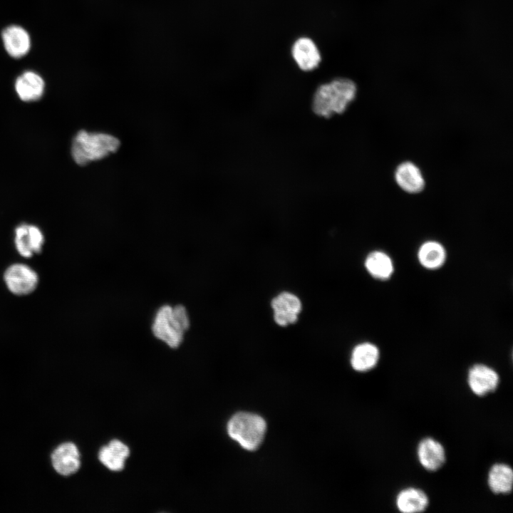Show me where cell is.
I'll use <instances>...</instances> for the list:
<instances>
[{
	"instance_id": "6da1fadb",
	"label": "cell",
	"mask_w": 513,
	"mask_h": 513,
	"mask_svg": "<svg viewBox=\"0 0 513 513\" xmlns=\"http://www.w3.org/2000/svg\"><path fill=\"white\" fill-rule=\"evenodd\" d=\"M356 86L347 78L335 79L320 86L313 100V110L316 114L328 118L342 113L353 100Z\"/></svg>"
},
{
	"instance_id": "7a4b0ae2",
	"label": "cell",
	"mask_w": 513,
	"mask_h": 513,
	"mask_svg": "<svg viewBox=\"0 0 513 513\" xmlns=\"http://www.w3.org/2000/svg\"><path fill=\"white\" fill-rule=\"evenodd\" d=\"M119 147L120 141L113 135L81 130L72 142L71 155L77 164L83 165L107 157Z\"/></svg>"
},
{
	"instance_id": "3957f363",
	"label": "cell",
	"mask_w": 513,
	"mask_h": 513,
	"mask_svg": "<svg viewBox=\"0 0 513 513\" xmlns=\"http://www.w3.org/2000/svg\"><path fill=\"white\" fill-rule=\"evenodd\" d=\"M189 325L188 315L184 306L166 305L157 311L152 324V332L170 347L177 348L181 343Z\"/></svg>"
},
{
	"instance_id": "277c9868",
	"label": "cell",
	"mask_w": 513,
	"mask_h": 513,
	"mask_svg": "<svg viewBox=\"0 0 513 513\" xmlns=\"http://www.w3.org/2000/svg\"><path fill=\"white\" fill-rule=\"evenodd\" d=\"M266 430L265 420L259 415L238 413L227 424L229 435L247 450H256L261 443Z\"/></svg>"
},
{
	"instance_id": "5b68a950",
	"label": "cell",
	"mask_w": 513,
	"mask_h": 513,
	"mask_svg": "<svg viewBox=\"0 0 513 513\" xmlns=\"http://www.w3.org/2000/svg\"><path fill=\"white\" fill-rule=\"evenodd\" d=\"M467 383L474 395L482 398L497 391L500 384V377L492 367L476 363L467 370Z\"/></svg>"
},
{
	"instance_id": "8992f818",
	"label": "cell",
	"mask_w": 513,
	"mask_h": 513,
	"mask_svg": "<svg viewBox=\"0 0 513 513\" xmlns=\"http://www.w3.org/2000/svg\"><path fill=\"white\" fill-rule=\"evenodd\" d=\"M417 459L421 467L430 472H435L447 462L446 450L443 445L432 437H423L416 447Z\"/></svg>"
},
{
	"instance_id": "52a82bcc",
	"label": "cell",
	"mask_w": 513,
	"mask_h": 513,
	"mask_svg": "<svg viewBox=\"0 0 513 513\" xmlns=\"http://www.w3.org/2000/svg\"><path fill=\"white\" fill-rule=\"evenodd\" d=\"M4 279L9 290L15 294H27L33 291L38 283L36 274L24 264H14L5 272Z\"/></svg>"
},
{
	"instance_id": "ba28073f",
	"label": "cell",
	"mask_w": 513,
	"mask_h": 513,
	"mask_svg": "<svg viewBox=\"0 0 513 513\" xmlns=\"http://www.w3.org/2000/svg\"><path fill=\"white\" fill-rule=\"evenodd\" d=\"M271 304L276 323L282 326L295 323L301 309L299 299L289 292L281 293L273 299Z\"/></svg>"
},
{
	"instance_id": "9c48e42d",
	"label": "cell",
	"mask_w": 513,
	"mask_h": 513,
	"mask_svg": "<svg viewBox=\"0 0 513 513\" xmlns=\"http://www.w3.org/2000/svg\"><path fill=\"white\" fill-rule=\"evenodd\" d=\"M395 505L402 513L423 512L429 507L430 498L423 489L416 487H407L396 494Z\"/></svg>"
},
{
	"instance_id": "30bf717a",
	"label": "cell",
	"mask_w": 513,
	"mask_h": 513,
	"mask_svg": "<svg viewBox=\"0 0 513 513\" xmlns=\"http://www.w3.org/2000/svg\"><path fill=\"white\" fill-rule=\"evenodd\" d=\"M489 489L495 495H508L513 489V470L504 462H496L489 469L487 477Z\"/></svg>"
},
{
	"instance_id": "8fae6325",
	"label": "cell",
	"mask_w": 513,
	"mask_h": 513,
	"mask_svg": "<svg viewBox=\"0 0 513 513\" xmlns=\"http://www.w3.org/2000/svg\"><path fill=\"white\" fill-rule=\"evenodd\" d=\"M52 463L59 474L65 476L76 472L81 466L80 453L71 442L61 445L52 454Z\"/></svg>"
},
{
	"instance_id": "7c38bea8",
	"label": "cell",
	"mask_w": 513,
	"mask_h": 513,
	"mask_svg": "<svg viewBox=\"0 0 513 513\" xmlns=\"http://www.w3.org/2000/svg\"><path fill=\"white\" fill-rule=\"evenodd\" d=\"M15 235L16 248L23 256L29 257L41 251L43 236L38 227L21 224L16 229Z\"/></svg>"
},
{
	"instance_id": "4fadbf2b",
	"label": "cell",
	"mask_w": 513,
	"mask_h": 513,
	"mask_svg": "<svg viewBox=\"0 0 513 513\" xmlns=\"http://www.w3.org/2000/svg\"><path fill=\"white\" fill-rule=\"evenodd\" d=\"M4 48L10 56L19 58L24 56L31 46L27 31L19 26H10L2 32Z\"/></svg>"
},
{
	"instance_id": "5bb4252c",
	"label": "cell",
	"mask_w": 513,
	"mask_h": 513,
	"mask_svg": "<svg viewBox=\"0 0 513 513\" xmlns=\"http://www.w3.org/2000/svg\"><path fill=\"white\" fill-rule=\"evenodd\" d=\"M395 179L398 186L409 193L420 192L425 186L421 171L410 162H405L398 166L395 172Z\"/></svg>"
},
{
	"instance_id": "9a60e30c",
	"label": "cell",
	"mask_w": 513,
	"mask_h": 513,
	"mask_svg": "<svg viewBox=\"0 0 513 513\" xmlns=\"http://www.w3.org/2000/svg\"><path fill=\"white\" fill-rule=\"evenodd\" d=\"M43 78L33 71H26L19 76L15 83L16 93L24 101L38 100L44 92Z\"/></svg>"
},
{
	"instance_id": "2e32d148",
	"label": "cell",
	"mask_w": 513,
	"mask_h": 513,
	"mask_svg": "<svg viewBox=\"0 0 513 513\" xmlns=\"http://www.w3.org/2000/svg\"><path fill=\"white\" fill-rule=\"evenodd\" d=\"M292 55L299 68L306 71L317 67L321 61L316 44L308 38H300L294 43Z\"/></svg>"
},
{
	"instance_id": "e0dca14e",
	"label": "cell",
	"mask_w": 513,
	"mask_h": 513,
	"mask_svg": "<svg viewBox=\"0 0 513 513\" xmlns=\"http://www.w3.org/2000/svg\"><path fill=\"white\" fill-rule=\"evenodd\" d=\"M129 455L130 450L125 443L118 440H113L100 449L98 458L109 470L120 471L124 468L125 460Z\"/></svg>"
},
{
	"instance_id": "ac0fdd59",
	"label": "cell",
	"mask_w": 513,
	"mask_h": 513,
	"mask_svg": "<svg viewBox=\"0 0 513 513\" xmlns=\"http://www.w3.org/2000/svg\"><path fill=\"white\" fill-rule=\"evenodd\" d=\"M380 359L378 348L371 343H362L356 346L351 353V364L358 372L373 369Z\"/></svg>"
},
{
	"instance_id": "d6986e66",
	"label": "cell",
	"mask_w": 513,
	"mask_h": 513,
	"mask_svg": "<svg viewBox=\"0 0 513 513\" xmlns=\"http://www.w3.org/2000/svg\"><path fill=\"white\" fill-rule=\"evenodd\" d=\"M418 258L423 266L429 269L440 268L446 259L444 247L437 242L428 241L423 243L418 252Z\"/></svg>"
},
{
	"instance_id": "ffe728a7",
	"label": "cell",
	"mask_w": 513,
	"mask_h": 513,
	"mask_svg": "<svg viewBox=\"0 0 513 513\" xmlns=\"http://www.w3.org/2000/svg\"><path fill=\"white\" fill-rule=\"evenodd\" d=\"M365 266L371 276L381 280L389 279L394 270L390 256L380 251L370 253L366 259Z\"/></svg>"
}]
</instances>
